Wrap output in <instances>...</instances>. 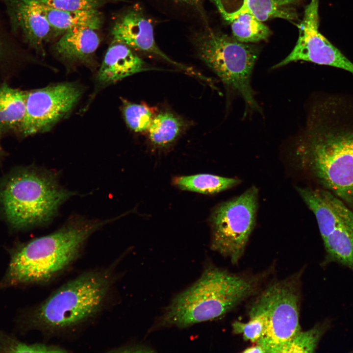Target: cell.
<instances>
[{
    "mask_svg": "<svg viewBox=\"0 0 353 353\" xmlns=\"http://www.w3.org/2000/svg\"><path fill=\"white\" fill-rule=\"evenodd\" d=\"M262 277L230 273L207 263L200 278L176 295L150 328H184L216 319L232 310L258 289Z\"/></svg>",
    "mask_w": 353,
    "mask_h": 353,
    "instance_id": "cell-1",
    "label": "cell"
},
{
    "mask_svg": "<svg viewBox=\"0 0 353 353\" xmlns=\"http://www.w3.org/2000/svg\"><path fill=\"white\" fill-rule=\"evenodd\" d=\"M105 223L75 219L51 234L17 244L9 251L0 287L50 280L76 260L88 237Z\"/></svg>",
    "mask_w": 353,
    "mask_h": 353,
    "instance_id": "cell-2",
    "label": "cell"
},
{
    "mask_svg": "<svg viewBox=\"0 0 353 353\" xmlns=\"http://www.w3.org/2000/svg\"><path fill=\"white\" fill-rule=\"evenodd\" d=\"M294 149L300 169L343 201L353 202V131H329L310 118Z\"/></svg>",
    "mask_w": 353,
    "mask_h": 353,
    "instance_id": "cell-3",
    "label": "cell"
},
{
    "mask_svg": "<svg viewBox=\"0 0 353 353\" xmlns=\"http://www.w3.org/2000/svg\"><path fill=\"white\" fill-rule=\"evenodd\" d=\"M71 195L50 173L17 167L0 177V213L12 229H26L50 220Z\"/></svg>",
    "mask_w": 353,
    "mask_h": 353,
    "instance_id": "cell-4",
    "label": "cell"
},
{
    "mask_svg": "<svg viewBox=\"0 0 353 353\" xmlns=\"http://www.w3.org/2000/svg\"><path fill=\"white\" fill-rule=\"evenodd\" d=\"M113 282L109 270L85 272L58 288L33 309L27 326L49 332L82 324L101 308Z\"/></svg>",
    "mask_w": 353,
    "mask_h": 353,
    "instance_id": "cell-5",
    "label": "cell"
},
{
    "mask_svg": "<svg viewBox=\"0 0 353 353\" xmlns=\"http://www.w3.org/2000/svg\"><path fill=\"white\" fill-rule=\"evenodd\" d=\"M192 43L200 59L220 78L228 92L243 99L245 114L260 112L251 86L258 49L213 30L208 25L194 33Z\"/></svg>",
    "mask_w": 353,
    "mask_h": 353,
    "instance_id": "cell-6",
    "label": "cell"
},
{
    "mask_svg": "<svg viewBox=\"0 0 353 353\" xmlns=\"http://www.w3.org/2000/svg\"><path fill=\"white\" fill-rule=\"evenodd\" d=\"M296 189L317 222L326 253L323 264L336 263L353 272V213L328 190Z\"/></svg>",
    "mask_w": 353,
    "mask_h": 353,
    "instance_id": "cell-7",
    "label": "cell"
},
{
    "mask_svg": "<svg viewBox=\"0 0 353 353\" xmlns=\"http://www.w3.org/2000/svg\"><path fill=\"white\" fill-rule=\"evenodd\" d=\"M300 300V277L297 274L270 284L252 305L249 312L260 313L265 316V332L256 344L266 353H281L301 330Z\"/></svg>",
    "mask_w": 353,
    "mask_h": 353,
    "instance_id": "cell-8",
    "label": "cell"
},
{
    "mask_svg": "<svg viewBox=\"0 0 353 353\" xmlns=\"http://www.w3.org/2000/svg\"><path fill=\"white\" fill-rule=\"evenodd\" d=\"M258 205V190L254 185L218 205L210 218L211 249L238 263L254 228Z\"/></svg>",
    "mask_w": 353,
    "mask_h": 353,
    "instance_id": "cell-9",
    "label": "cell"
},
{
    "mask_svg": "<svg viewBox=\"0 0 353 353\" xmlns=\"http://www.w3.org/2000/svg\"><path fill=\"white\" fill-rule=\"evenodd\" d=\"M81 95L72 83H61L26 91L24 119L19 131L24 136L43 132L68 114Z\"/></svg>",
    "mask_w": 353,
    "mask_h": 353,
    "instance_id": "cell-10",
    "label": "cell"
},
{
    "mask_svg": "<svg viewBox=\"0 0 353 353\" xmlns=\"http://www.w3.org/2000/svg\"><path fill=\"white\" fill-rule=\"evenodd\" d=\"M318 7V0H311L306 6L303 19L298 26L299 36L295 46L273 69L302 60L339 68L353 74V63L320 33Z\"/></svg>",
    "mask_w": 353,
    "mask_h": 353,
    "instance_id": "cell-11",
    "label": "cell"
},
{
    "mask_svg": "<svg viewBox=\"0 0 353 353\" xmlns=\"http://www.w3.org/2000/svg\"><path fill=\"white\" fill-rule=\"evenodd\" d=\"M151 19L137 5L126 8L115 19L110 33L112 41L123 43L134 51H140L160 58L178 68L198 76L192 68L172 60L158 47Z\"/></svg>",
    "mask_w": 353,
    "mask_h": 353,
    "instance_id": "cell-12",
    "label": "cell"
},
{
    "mask_svg": "<svg viewBox=\"0 0 353 353\" xmlns=\"http://www.w3.org/2000/svg\"><path fill=\"white\" fill-rule=\"evenodd\" d=\"M13 31L39 55L45 46L59 35L50 25L36 0H3Z\"/></svg>",
    "mask_w": 353,
    "mask_h": 353,
    "instance_id": "cell-13",
    "label": "cell"
},
{
    "mask_svg": "<svg viewBox=\"0 0 353 353\" xmlns=\"http://www.w3.org/2000/svg\"><path fill=\"white\" fill-rule=\"evenodd\" d=\"M151 69H157L147 66L136 52L126 45L112 41L99 71L98 79L102 84H110Z\"/></svg>",
    "mask_w": 353,
    "mask_h": 353,
    "instance_id": "cell-14",
    "label": "cell"
},
{
    "mask_svg": "<svg viewBox=\"0 0 353 353\" xmlns=\"http://www.w3.org/2000/svg\"><path fill=\"white\" fill-rule=\"evenodd\" d=\"M96 31L89 27L69 30L62 34L53 45V51L65 61L88 63L92 59L100 44Z\"/></svg>",
    "mask_w": 353,
    "mask_h": 353,
    "instance_id": "cell-15",
    "label": "cell"
},
{
    "mask_svg": "<svg viewBox=\"0 0 353 353\" xmlns=\"http://www.w3.org/2000/svg\"><path fill=\"white\" fill-rule=\"evenodd\" d=\"M223 19L229 22L243 13H249L263 22L274 18L294 21L298 14L293 9L277 5L273 0H211Z\"/></svg>",
    "mask_w": 353,
    "mask_h": 353,
    "instance_id": "cell-16",
    "label": "cell"
},
{
    "mask_svg": "<svg viewBox=\"0 0 353 353\" xmlns=\"http://www.w3.org/2000/svg\"><path fill=\"white\" fill-rule=\"evenodd\" d=\"M39 3L49 23L59 35L78 27H89L98 30L103 24V15L99 9L68 10Z\"/></svg>",
    "mask_w": 353,
    "mask_h": 353,
    "instance_id": "cell-17",
    "label": "cell"
},
{
    "mask_svg": "<svg viewBox=\"0 0 353 353\" xmlns=\"http://www.w3.org/2000/svg\"><path fill=\"white\" fill-rule=\"evenodd\" d=\"M26 91L12 88L6 83L0 86V132L19 130L24 119Z\"/></svg>",
    "mask_w": 353,
    "mask_h": 353,
    "instance_id": "cell-18",
    "label": "cell"
},
{
    "mask_svg": "<svg viewBox=\"0 0 353 353\" xmlns=\"http://www.w3.org/2000/svg\"><path fill=\"white\" fill-rule=\"evenodd\" d=\"M241 180L237 178L201 174L175 177L173 183L183 190L204 194H214L232 188L238 185Z\"/></svg>",
    "mask_w": 353,
    "mask_h": 353,
    "instance_id": "cell-19",
    "label": "cell"
},
{
    "mask_svg": "<svg viewBox=\"0 0 353 353\" xmlns=\"http://www.w3.org/2000/svg\"><path fill=\"white\" fill-rule=\"evenodd\" d=\"M183 127L181 120L169 112L155 116L148 129L149 139L157 147L168 146L179 135Z\"/></svg>",
    "mask_w": 353,
    "mask_h": 353,
    "instance_id": "cell-20",
    "label": "cell"
},
{
    "mask_svg": "<svg viewBox=\"0 0 353 353\" xmlns=\"http://www.w3.org/2000/svg\"><path fill=\"white\" fill-rule=\"evenodd\" d=\"M164 13L184 20H196L208 25L205 0H151Z\"/></svg>",
    "mask_w": 353,
    "mask_h": 353,
    "instance_id": "cell-21",
    "label": "cell"
},
{
    "mask_svg": "<svg viewBox=\"0 0 353 353\" xmlns=\"http://www.w3.org/2000/svg\"><path fill=\"white\" fill-rule=\"evenodd\" d=\"M228 23L234 38L240 42H256L267 39L270 35L269 28L249 13L238 15Z\"/></svg>",
    "mask_w": 353,
    "mask_h": 353,
    "instance_id": "cell-22",
    "label": "cell"
},
{
    "mask_svg": "<svg viewBox=\"0 0 353 353\" xmlns=\"http://www.w3.org/2000/svg\"><path fill=\"white\" fill-rule=\"evenodd\" d=\"M331 326L327 320L306 330H301L284 346L281 353H313L325 333Z\"/></svg>",
    "mask_w": 353,
    "mask_h": 353,
    "instance_id": "cell-23",
    "label": "cell"
},
{
    "mask_svg": "<svg viewBox=\"0 0 353 353\" xmlns=\"http://www.w3.org/2000/svg\"><path fill=\"white\" fill-rule=\"evenodd\" d=\"M154 110L145 104L124 101L123 114L128 127L136 132L147 131L155 115Z\"/></svg>",
    "mask_w": 353,
    "mask_h": 353,
    "instance_id": "cell-24",
    "label": "cell"
},
{
    "mask_svg": "<svg viewBox=\"0 0 353 353\" xmlns=\"http://www.w3.org/2000/svg\"><path fill=\"white\" fill-rule=\"evenodd\" d=\"M0 351L12 353H62L64 349L54 345L27 344L4 333L0 334Z\"/></svg>",
    "mask_w": 353,
    "mask_h": 353,
    "instance_id": "cell-25",
    "label": "cell"
},
{
    "mask_svg": "<svg viewBox=\"0 0 353 353\" xmlns=\"http://www.w3.org/2000/svg\"><path fill=\"white\" fill-rule=\"evenodd\" d=\"M247 323L235 321L232 324L233 332L242 334L245 340L256 343L263 336L266 327L264 315L260 313L249 312Z\"/></svg>",
    "mask_w": 353,
    "mask_h": 353,
    "instance_id": "cell-26",
    "label": "cell"
},
{
    "mask_svg": "<svg viewBox=\"0 0 353 353\" xmlns=\"http://www.w3.org/2000/svg\"><path fill=\"white\" fill-rule=\"evenodd\" d=\"M40 3L68 10L99 9L103 6L123 0H36Z\"/></svg>",
    "mask_w": 353,
    "mask_h": 353,
    "instance_id": "cell-27",
    "label": "cell"
},
{
    "mask_svg": "<svg viewBox=\"0 0 353 353\" xmlns=\"http://www.w3.org/2000/svg\"><path fill=\"white\" fill-rule=\"evenodd\" d=\"M11 48L9 41L0 29V62L8 55Z\"/></svg>",
    "mask_w": 353,
    "mask_h": 353,
    "instance_id": "cell-28",
    "label": "cell"
},
{
    "mask_svg": "<svg viewBox=\"0 0 353 353\" xmlns=\"http://www.w3.org/2000/svg\"><path fill=\"white\" fill-rule=\"evenodd\" d=\"M243 353H266L265 350L260 345L256 344L255 346L246 348L243 351Z\"/></svg>",
    "mask_w": 353,
    "mask_h": 353,
    "instance_id": "cell-29",
    "label": "cell"
},
{
    "mask_svg": "<svg viewBox=\"0 0 353 353\" xmlns=\"http://www.w3.org/2000/svg\"><path fill=\"white\" fill-rule=\"evenodd\" d=\"M274 2L277 5L280 6H284L286 5L296 2L300 0H273Z\"/></svg>",
    "mask_w": 353,
    "mask_h": 353,
    "instance_id": "cell-30",
    "label": "cell"
},
{
    "mask_svg": "<svg viewBox=\"0 0 353 353\" xmlns=\"http://www.w3.org/2000/svg\"><path fill=\"white\" fill-rule=\"evenodd\" d=\"M4 156H5V152L1 146L0 142V163L3 160Z\"/></svg>",
    "mask_w": 353,
    "mask_h": 353,
    "instance_id": "cell-31",
    "label": "cell"
}]
</instances>
